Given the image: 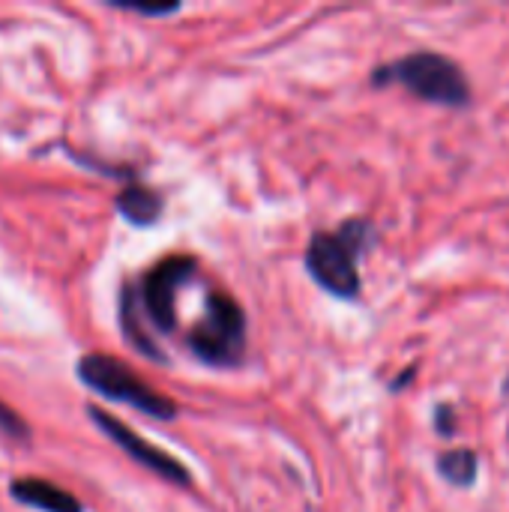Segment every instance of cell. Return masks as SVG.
I'll use <instances>...</instances> for the list:
<instances>
[{"instance_id": "cell-1", "label": "cell", "mask_w": 509, "mask_h": 512, "mask_svg": "<svg viewBox=\"0 0 509 512\" xmlns=\"http://www.w3.org/2000/svg\"><path fill=\"white\" fill-rule=\"evenodd\" d=\"M378 231L369 219H348L339 231H318L306 246L309 276L333 297L354 300L360 294L357 261L375 246Z\"/></svg>"}, {"instance_id": "cell-2", "label": "cell", "mask_w": 509, "mask_h": 512, "mask_svg": "<svg viewBox=\"0 0 509 512\" xmlns=\"http://www.w3.org/2000/svg\"><path fill=\"white\" fill-rule=\"evenodd\" d=\"M405 87L423 102L444 108H468L471 84L456 60L438 51H411L393 63H384L372 72V87Z\"/></svg>"}, {"instance_id": "cell-3", "label": "cell", "mask_w": 509, "mask_h": 512, "mask_svg": "<svg viewBox=\"0 0 509 512\" xmlns=\"http://www.w3.org/2000/svg\"><path fill=\"white\" fill-rule=\"evenodd\" d=\"M192 354L219 369H234L246 351V315L240 303L225 291H210L201 321L189 333Z\"/></svg>"}, {"instance_id": "cell-4", "label": "cell", "mask_w": 509, "mask_h": 512, "mask_svg": "<svg viewBox=\"0 0 509 512\" xmlns=\"http://www.w3.org/2000/svg\"><path fill=\"white\" fill-rule=\"evenodd\" d=\"M78 378L84 387H90L93 393H99L108 402L117 405H132L135 411L153 417V420H174L177 417V405L156 393L153 387H147L126 363L108 357V354H87L78 360Z\"/></svg>"}, {"instance_id": "cell-5", "label": "cell", "mask_w": 509, "mask_h": 512, "mask_svg": "<svg viewBox=\"0 0 509 512\" xmlns=\"http://www.w3.org/2000/svg\"><path fill=\"white\" fill-rule=\"evenodd\" d=\"M198 261L189 255L162 258L141 279V309L159 333H174L177 327V294L195 276Z\"/></svg>"}, {"instance_id": "cell-6", "label": "cell", "mask_w": 509, "mask_h": 512, "mask_svg": "<svg viewBox=\"0 0 509 512\" xmlns=\"http://www.w3.org/2000/svg\"><path fill=\"white\" fill-rule=\"evenodd\" d=\"M87 417L99 426V432L105 435V438H111L129 459H135L138 465H144L150 474H156V477H162L165 483H174V486H189L192 480H189V471L174 459V456H168L165 450H159V447H153L150 441H144L138 432H132L123 420H117V417H111L108 411H102V408H96V405H90L87 408Z\"/></svg>"}, {"instance_id": "cell-7", "label": "cell", "mask_w": 509, "mask_h": 512, "mask_svg": "<svg viewBox=\"0 0 509 512\" xmlns=\"http://www.w3.org/2000/svg\"><path fill=\"white\" fill-rule=\"evenodd\" d=\"M9 495L30 507V510L39 512H84L81 501L75 495H69L66 489L48 483V480H39V477H18L12 486H9Z\"/></svg>"}, {"instance_id": "cell-8", "label": "cell", "mask_w": 509, "mask_h": 512, "mask_svg": "<svg viewBox=\"0 0 509 512\" xmlns=\"http://www.w3.org/2000/svg\"><path fill=\"white\" fill-rule=\"evenodd\" d=\"M165 198L147 186H123L117 195V210L132 225H153L162 216Z\"/></svg>"}, {"instance_id": "cell-9", "label": "cell", "mask_w": 509, "mask_h": 512, "mask_svg": "<svg viewBox=\"0 0 509 512\" xmlns=\"http://www.w3.org/2000/svg\"><path fill=\"white\" fill-rule=\"evenodd\" d=\"M120 327H123V333H126V339L132 342L135 351H141L144 357H150V360H156V363L165 360V354L150 342V336L144 333V327H141V321H138V303H135L132 285H123V291H120Z\"/></svg>"}, {"instance_id": "cell-10", "label": "cell", "mask_w": 509, "mask_h": 512, "mask_svg": "<svg viewBox=\"0 0 509 512\" xmlns=\"http://www.w3.org/2000/svg\"><path fill=\"white\" fill-rule=\"evenodd\" d=\"M438 474L444 483L456 486V489H471L477 483L480 474V462L477 453L471 450H447L438 456Z\"/></svg>"}, {"instance_id": "cell-11", "label": "cell", "mask_w": 509, "mask_h": 512, "mask_svg": "<svg viewBox=\"0 0 509 512\" xmlns=\"http://www.w3.org/2000/svg\"><path fill=\"white\" fill-rule=\"evenodd\" d=\"M0 435L12 441H30V426L6 402H0Z\"/></svg>"}, {"instance_id": "cell-12", "label": "cell", "mask_w": 509, "mask_h": 512, "mask_svg": "<svg viewBox=\"0 0 509 512\" xmlns=\"http://www.w3.org/2000/svg\"><path fill=\"white\" fill-rule=\"evenodd\" d=\"M108 6H114V9H126V12H138V15H171V12H180V3H159V6H153V3H132V0H111Z\"/></svg>"}, {"instance_id": "cell-13", "label": "cell", "mask_w": 509, "mask_h": 512, "mask_svg": "<svg viewBox=\"0 0 509 512\" xmlns=\"http://www.w3.org/2000/svg\"><path fill=\"white\" fill-rule=\"evenodd\" d=\"M432 423H435V432H438L441 438H453V435H456V429H459L456 408L441 402V405L435 408V417H432Z\"/></svg>"}, {"instance_id": "cell-14", "label": "cell", "mask_w": 509, "mask_h": 512, "mask_svg": "<svg viewBox=\"0 0 509 512\" xmlns=\"http://www.w3.org/2000/svg\"><path fill=\"white\" fill-rule=\"evenodd\" d=\"M414 375H417V369L411 366V369H408V372H405L402 378H396V381H393V390H405V387H408V381H411Z\"/></svg>"}]
</instances>
